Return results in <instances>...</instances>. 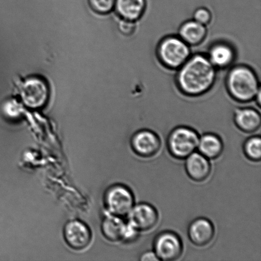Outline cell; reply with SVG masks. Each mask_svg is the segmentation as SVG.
I'll use <instances>...</instances> for the list:
<instances>
[{"instance_id": "2", "label": "cell", "mask_w": 261, "mask_h": 261, "mask_svg": "<svg viewBox=\"0 0 261 261\" xmlns=\"http://www.w3.org/2000/svg\"><path fill=\"white\" fill-rule=\"evenodd\" d=\"M226 87L231 98L242 103L254 100L260 92L256 74L246 66L231 69L227 76Z\"/></svg>"}, {"instance_id": "19", "label": "cell", "mask_w": 261, "mask_h": 261, "mask_svg": "<svg viewBox=\"0 0 261 261\" xmlns=\"http://www.w3.org/2000/svg\"><path fill=\"white\" fill-rule=\"evenodd\" d=\"M243 150L248 160L252 162H259L261 159V138L253 136L245 141Z\"/></svg>"}, {"instance_id": "14", "label": "cell", "mask_w": 261, "mask_h": 261, "mask_svg": "<svg viewBox=\"0 0 261 261\" xmlns=\"http://www.w3.org/2000/svg\"><path fill=\"white\" fill-rule=\"evenodd\" d=\"M147 0H116L115 9L122 19L137 22L144 14Z\"/></svg>"}, {"instance_id": "16", "label": "cell", "mask_w": 261, "mask_h": 261, "mask_svg": "<svg viewBox=\"0 0 261 261\" xmlns=\"http://www.w3.org/2000/svg\"><path fill=\"white\" fill-rule=\"evenodd\" d=\"M179 37L187 44L196 46L203 42L206 37V25L200 24L194 20L183 23L179 29Z\"/></svg>"}, {"instance_id": "23", "label": "cell", "mask_w": 261, "mask_h": 261, "mask_svg": "<svg viewBox=\"0 0 261 261\" xmlns=\"http://www.w3.org/2000/svg\"><path fill=\"white\" fill-rule=\"evenodd\" d=\"M139 260L141 261H158L160 260L154 251H147L143 252L140 255Z\"/></svg>"}, {"instance_id": "1", "label": "cell", "mask_w": 261, "mask_h": 261, "mask_svg": "<svg viewBox=\"0 0 261 261\" xmlns=\"http://www.w3.org/2000/svg\"><path fill=\"white\" fill-rule=\"evenodd\" d=\"M216 79V68L208 57L196 55L179 68L176 81L181 93L188 96H199L211 90Z\"/></svg>"}, {"instance_id": "11", "label": "cell", "mask_w": 261, "mask_h": 261, "mask_svg": "<svg viewBox=\"0 0 261 261\" xmlns=\"http://www.w3.org/2000/svg\"><path fill=\"white\" fill-rule=\"evenodd\" d=\"M188 234L189 240L196 246H206L214 239L215 227L209 219L199 217L189 225Z\"/></svg>"}, {"instance_id": "7", "label": "cell", "mask_w": 261, "mask_h": 261, "mask_svg": "<svg viewBox=\"0 0 261 261\" xmlns=\"http://www.w3.org/2000/svg\"><path fill=\"white\" fill-rule=\"evenodd\" d=\"M153 251L160 260H178L183 254V243L175 232L170 231L161 232L153 241Z\"/></svg>"}, {"instance_id": "13", "label": "cell", "mask_w": 261, "mask_h": 261, "mask_svg": "<svg viewBox=\"0 0 261 261\" xmlns=\"http://www.w3.org/2000/svg\"><path fill=\"white\" fill-rule=\"evenodd\" d=\"M234 122L237 128L242 132L254 133L260 128L261 117L254 109H237L234 114Z\"/></svg>"}, {"instance_id": "12", "label": "cell", "mask_w": 261, "mask_h": 261, "mask_svg": "<svg viewBox=\"0 0 261 261\" xmlns=\"http://www.w3.org/2000/svg\"><path fill=\"white\" fill-rule=\"evenodd\" d=\"M185 170L191 180L202 182L211 175V163L201 153L194 152L186 159Z\"/></svg>"}, {"instance_id": "9", "label": "cell", "mask_w": 261, "mask_h": 261, "mask_svg": "<svg viewBox=\"0 0 261 261\" xmlns=\"http://www.w3.org/2000/svg\"><path fill=\"white\" fill-rule=\"evenodd\" d=\"M127 216V222L139 232L148 231L154 228L160 218L157 210L147 203L133 206Z\"/></svg>"}, {"instance_id": "17", "label": "cell", "mask_w": 261, "mask_h": 261, "mask_svg": "<svg viewBox=\"0 0 261 261\" xmlns=\"http://www.w3.org/2000/svg\"><path fill=\"white\" fill-rule=\"evenodd\" d=\"M199 152L208 160L218 159L224 150V144L218 135L214 133H206L199 137L198 145Z\"/></svg>"}, {"instance_id": "6", "label": "cell", "mask_w": 261, "mask_h": 261, "mask_svg": "<svg viewBox=\"0 0 261 261\" xmlns=\"http://www.w3.org/2000/svg\"><path fill=\"white\" fill-rule=\"evenodd\" d=\"M49 96V88L47 83L38 76L25 79L20 87V99L22 103L28 109L43 108L47 103Z\"/></svg>"}, {"instance_id": "10", "label": "cell", "mask_w": 261, "mask_h": 261, "mask_svg": "<svg viewBox=\"0 0 261 261\" xmlns=\"http://www.w3.org/2000/svg\"><path fill=\"white\" fill-rule=\"evenodd\" d=\"M63 237L69 247L75 250H83L90 244L92 235L90 229L79 220L68 221L64 226Z\"/></svg>"}, {"instance_id": "18", "label": "cell", "mask_w": 261, "mask_h": 261, "mask_svg": "<svg viewBox=\"0 0 261 261\" xmlns=\"http://www.w3.org/2000/svg\"><path fill=\"white\" fill-rule=\"evenodd\" d=\"M208 58L215 68H226L233 62L235 53L227 43H217L210 49Z\"/></svg>"}, {"instance_id": "5", "label": "cell", "mask_w": 261, "mask_h": 261, "mask_svg": "<svg viewBox=\"0 0 261 261\" xmlns=\"http://www.w3.org/2000/svg\"><path fill=\"white\" fill-rule=\"evenodd\" d=\"M104 203L112 215L119 217L127 216L135 205L133 192L122 184L110 186L104 194Z\"/></svg>"}, {"instance_id": "20", "label": "cell", "mask_w": 261, "mask_h": 261, "mask_svg": "<svg viewBox=\"0 0 261 261\" xmlns=\"http://www.w3.org/2000/svg\"><path fill=\"white\" fill-rule=\"evenodd\" d=\"M116 0H89V5L94 11L106 14L114 9Z\"/></svg>"}, {"instance_id": "21", "label": "cell", "mask_w": 261, "mask_h": 261, "mask_svg": "<svg viewBox=\"0 0 261 261\" xmlns=\"http://www.w3.org/2000/svg\"><path fill=\"white\" fill-rule=\"evenodd\" d=\"M212 18L211 12L205 7H199L194 12L193 19L206 27L212 21Z\"/></svg>"}, {"instance_id": "4", "label": "cell", "mask_w": 261, "mask_h": 261, "mask_svg": "<svg viewBox=\"0 0 261 261\" xmlns=\"http://www.w3.org/2000/svg\"><path fill=\"white\" fill-rule=\"evenodd\" d=\"M199 140L198 133L191 127L184 126L176 127L168 135V152L176 160H186L195 152Z\"/></svg>"}, {"instance_id": "3", "label": "cell", "mask_w": 261, "mask_h": 261, "mask_svg": "<svg viewBox=\"0 0 261 261\" xmlns=\"http://www.w3.org/2000/svg\"><path fill=\"white\" fill-rule=\"evenodd\" d=\"M157 55L165 67L175 70L180 68L191 57V50L180 37L170 36L159 43Z\"/></svg>"}, {"instance_id": "22", "label": "cell", "mask_w": 261, "mask_h": 261, "mask_svg": "<svg viewBox=\"0 0 261 261\" xmlns=\"http://www.w3.org/2000/svg\"><path fill=\"white\" fill-rule=\"evenodd\" d=\"M137 28L136 22L122 19L119 23V30L122 34L126 36L132 35Z\"/></svg>"}, {"instance_id": "15", "label": "cell", "mask_w": 261, "mask_h": 261, "mask_svg": "<svg viewBox=\"0 0 261 261\" xmlns=\"http://www.w3.org/2000/svg\"><path fill=\"white\" fill-rule=\"evenodd\" d=\"M127 226V222H125L122 217L112 215L106 217L102 222V233L110 242L124 241Z\"/></svg>"}, {"instance_id": "8", "label": "cell", "mask_w": 261, "mask_h": 261, "mask_svg": "<svg viewBox=\"0 0 261 261\" xmlns=\"http://www.w3.org/2000/svg\"><path fill=\"white\" fill-rule=\"evenodd\" d=\"M130 143L136 155L146 159L157 155L161 147L160 137L149 129L138 130L132 136Z\"/></svg>"}]
</instances>
